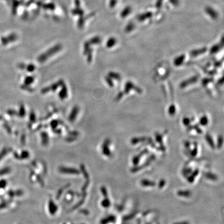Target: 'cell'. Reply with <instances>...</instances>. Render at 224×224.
Listing matches in <instances>:
<instances>
[{"label":"cell","instance_id":"obj_2","mask_svg":"<svg viewBox=\"0 0 224 224\" xmlns=\"http://www.w3.org/2000/svg\"><path fill=\"white\" fill-rule=\"evenodd\" d=\"M78 108L77 107H74L73 110L72 111L71 114H70L69 117V120L70 122H73L75 119L76 118L78 114Z\"/></svg>","mask_w":224,"mask_h":224},{"label":"cell","instance_id":"obj_1","mask_svg":"<svg viewBox=\"0 0 224 224\" xmlns=\"http://www.w3.org/2000/svg\"><path fill=\"white\" fill-rule=\"evenodd\" d=\"M60 49L59 46H56V47L52 48L51 49L50 51H47V52H45L43 55H41L39 57L38 60L39 62H41L45 61V60H47L48 58H49V57H51L52 56L54 55V54H55L56 52H58Z\"/></svg>","mask_w":224,"mask_h":224},{"label":"cell","instance_id":"obj_3","mask_svg":"<svg viewBox=\"0 0 224 224\" xmlns=\"http://www.w3.org/2000/svg\"><path fill=\"white\" fill-rule=\"evenodd\" d=\"M10 170L8 168H5L4 169H2L0 170V176H3L5 175V174L8 173L10 172Z\"/></svg>","mask_w":224,"mask_h":224},{"label":"cell","instance_id":"obj_6","mask_svg":"<svg viewBox=\"0 0 224 224\" xmlns=\"http://www.w3.org/2000/svg\"><path fill=\"white\" fill-rule=\"evenodd\" d=\"M34 78H33L32 77H27V78H26V84H31V83H32L33 81H34V80H33Z\"/></svg>","mask_w":224,"mask_h":224},{"label":"cell","instance_id":"obj_9","mask_svg":"<svg viewBox=\"0 0 224 224\" xmlns=\"http://www.w3.org/2000/svg\"><path fill=\"white\" fill-rule=\"evenodd\" d=\"M1 117H0V119H1Z\"/></svg>","mask_w":224,"mask_h":224},{"label":"cell","instance_id":"obj_8","mask_svg":"<svg viewBox=\"0 0 224 224\" xmlns=\"http://www.w3.org/2000/svg\"><path fill=\"white\" fill-rule=\"evenodd\" d=\"M6 205V203H1V204H0V209L5 208Z\"/></svg>","mask_w":224,"mask_h":224},{"label":"cell","instance_id":"obj_4","mask_svg":"<svg viewBox=\"0 0 224 224\" xmlns=\"http://www.w3.org/2000/svg\"><path fill=\"white\" fill-rule=\"evenodd\" d=\"M7 184V182L5 180H0V189L5 188Z\"/></svg>","mask_w":224,"mask_h":224},{"label":"cell","instance_id":"obj_5","mask_svg":"<svg viewBox=\"0 0 224 224\" xmlns=\"http://www.w3.org/2000/svg\"><path fill=\"white\" fill-rule=\"evenodd\" d=\"M7 153V149L6 148L3 149L1 152L0 153V160L3 158L4 156H5V155Z\"/></svg>","mask_w":224,"mask_h":224},{"label":"cell","instance_id":"obj_7","mask_svg":"<svg viewBox=\"0 0 224 224\" xmlns=\"http://www.w3.org/2000/svg\"><path fill=\"white\" fill-rule=\"evenodd\" d=\"M35 66L33 64H30L28 67V71L29 72H33L34 71V69H35Z\"/></svg>","mask_w":224,"mask_h":224}]
</instances>
